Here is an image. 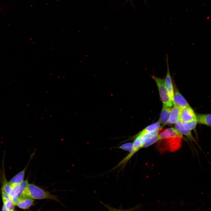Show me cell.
<instances>
[{
    "instance_id": "cb8c5ba5",
    "label": "cell",
    "mask_w": 211,
    "mask_h": 211,
    "mask_svg": "<svg viewBox=\"0 0 211 211\" xmlns=\"http://www.w3.org/2000/svg\"><path fill=\"white\" fill-rule=\"evenodd\" d=\"M127 0L130 1L132 3V0ZM143 0L145 3H147L146 0Z\"/></svg>"
},
{
    "instance_id": "e0dca14e",
    "label": "cell",
    "mask_w": 211,
    "mask_h": 211,
    "mask_svg": "<svg viewBox=\"0 0 211 211\" xmlns=\"http://www.w3.org/2000/svg\"><path fill=\"white\" fill-rule=\"evenodd\" d=\"M160 139L159 134H158L151 138L147 142L143 144L142 147V148H144L149 147L156 142L157 141L159 140Z\"/></svg>"
},
{
    "instance_id": "ffe728a7",
    "label": "cell",
    "mask_w": 211,
    "mask_h": 211,
    "mask_svg": "<svg viewBox=\"0 0 211 211\" xmlns=\"http://www.w3.org/2000/svg\"><path fill=\"white\" fill-rule=\"evenodd\" d=\"M132 143H128L122 145L119 147L118 148L129 151L130 152L132 150Z\"/></svg>"
},
{
    "instance_id": "7a4b0ae2",
    "label": "cell",
    "mask_w": 211,
    "mask_h": 211,
    "mask_svg": "<svg viewBox=\"0 0 211 211\" xmlns=\"http://www.w3.org/2000/svg\"><path fill=\"white\" fill-rule=\"evenodd\" d=\"M24 198L33 199H50L61 203L56 196L51 194L33 183L28 184L23 192L20 199Z\"/></svg>"
},
{
    "instance_id": "8992f818",
    "label": "cell",
    "mask_w": 211,
    "mask_h": 211,
    "mask_svg": "<svg viewBox=\"0 0 211 211\" xmlns=\"http://www.w3.org/2000/svg\"><path fill=\"white\" fill-rule=\"evenodd\" d=\"M173 104L181 108L189 106L188 103L177 89H175L173 101Z\"/></svg>"
},
{
    "instance_id": "277c9868",
    "label": "cell",
    "mask_w": 211,
    "mask_h": 211,
    "mask_svg": "<svg viewBox=\"0 0 211 211\" xmlns=\"http://www.w3.org/2000/svg\"><path fill=\"white\" fill-rule=\"evenodd\" d=\"M166 60L167 64V71L166 76L165 79H164V83L169 98L171 101L173 102L174 92L172 80L170 74L168 62V55H167Z\"/></svg>"
},
{
    "instance_id": "603a6c76",
    "label": "cell",
    "mask_w": 211,
    "mask_h": 211,
    "mask_svg": "<svg viewBox=\"0 0 211 211\" xmlns=\"http://www.w3.org/2000/svg\"><path fill=\"white\" fill-rule=\"evenodd\" d=\"M2 211H9L8 209L7 208L5 204H3Z\"/></svg>"
},
{
    "instance_id": "d4e9b609",
    "label": "cell",
    "mask_w": 211,
    "mask_h": 211,
    "mask_svg": "<svg viewBox=\"0 0 211 211\" xmlns=\"http://www.w3.org/2000/svg\"></svg>"
},
{
    "instance_id": "30bf717a",
    "label": "cell",
    "mask_w": 211,
    "mask_h": 211,
    "mask_svg": "<svg viewBox=\"0 0 211 211\" xmlns=\"http://www.w3.org/2000/svg\"><path fill=\"white\" fill-rule=\"evenodd\" d=\"M175 127L176 130L180 134L186 136L190 140L195 142L190 131L188 130L184 127L182 122L180 120L175 123Z\"/></svg>"
},
{
    "instance_id": "ac0fdd59",
    "label": "cell",
    "mask_w": 211,
    "mask_h": 211,
    "mask_svg": "<svg viewBox=\"0 0 211 211\" xmlns=\"http://www.w3.org/2000/svg\"><path fill=\"white\" fill-rule=\"evenodd\" d=\"M28 179L27 178L20 184L19 190L18 195V197L19 199L21 198L23 192L28 184Z\"/></svg>"
},
{
    "instance_id": "7c38bea8",
    "label": "cell",
    "mask_w": 211,
    "mask_h": 211,
    "mask_svg": "<svg viewBox=\"0 0 211 211\" xmlns=\"http://www.w3.org/2000/svg\"><path fill=\"white\" fill-rule=\"evenodd\" d=\"M34 201V199L30 198L20 199L16 205L22 209H28L33 205Z\"/></svg>"
},
{
    "instance_id": "52a82bcc",
    "label": "cell",
    "mask_w": 211,
    "mask_h": 211,
    "mask_svg": "<svg viewBox=\"0 0 211 211\" xmlns=\"http://www.w3.org/2000/svg\"><path fill=\"white\" fill-rule=\"evenodd\" d=\"M33 154L31 155L30 159L25 168L21 171L17 173L8 181L11 186L19 185L24 181V179L26 170L33 157Z\"/></svg>"
},
{
    "instance_id": "8fae6325",
    "label": "cell",
    "mask_w": 211,
    "mask_h": 211,
    "mask_svg": "<svg viewBox=\"0 0 211 211\" xmlns=\"http://www.w3.org/2000/svg\"><path fill=\"white\" fill-rule=\"evenodd\" d=\"M196 116L198 123L211 126V113L197 114L196 115Z\"/></svg>"
},
{
    "instance_id": "3957f363",
    "label": "cell",
    "mask_w": 211,
    "mask_h": 211,
    "mask_svg": "<svg viewBox=\"0 0 211 211\" xmlns=\"http://www.w3.org/2000/svg\"><path fill=\"white\" fill-rule=\"evenodd\" d=\"M157 86L161 99L163 104L171 107L173 103L171 100L165 86L164 79L160 78L154 75L151 76Z\"/></svg>"
},
{
    "instance_id": "9a60e30c",
    "label": "cell",
    "mask_w": 211,
    "mask_h": 211,
    "mask_svg": "<svg viewBox=\"0 0 211 211\" xmlns=\"http://www.w3.org/2000/svg\"><path fill=\"white\" fill-rule=\"evenodd\" d=\"M196 119L188 122L182 123V125L186 129L191 131L195 129L197 123Z\"/></svg>"
},
{
    "instance_id": "d6986e66",
    "label": "cell",
    "mask_w": 211,
    "mask_h": 211,
    "mask_svg": "<svg viewBox=\"0 0 211 211\" xmlns=\"http://www.w3.org/2000/svg\"><path fill=\"white\" fill-rule=\"evenodd\" d=\"M9 211H13L14 205L11 199L3 202Z\"/></svg>"
},
{
    "instance_id": "4fadbf2b",
    "label": "cell",
    "mask_w": 211,
    "mask_h": 211,
    "mask_svg": "<svg viewBox=\"0 0 211 211\" xmlns=\"http://www.w3.org/2000/svg\"><path fill=\"white\" fill-rule=\"evenodd\" d=\"M161 129V128H160L154 131L145 133L141 135L138 134L141 136V148H142V146L143 144L147 142L151 138L158 135Z\"/></svg>"
},
{
    "instance_id": "44dd1931",
    "label": "cell",
    "mask_w": 211,
    "mask_h": 211,
    "mask_svg": "<svg viewBox=\"0 0 211 211\" xmlns=\"http://www.w3.org/2000/svg\"><path fill=\"white\" fill-rule=\"evenodd\" d=\"M138 207L139 206H136L131 209L126 210H122V211H135L137 209H138Z\"/></svg>"
},
{
    "instance_id": "5b68a950",
    "label": "cell",
    "mask_w": 211,
    "mask_h": 211,
    "mask_svg": "<svg viewBox=\"0 0 211 211\" xmlns=\"http://www.w3.org/2000/svg\"><path fill=\"white\" fill-rule=\"evenodd\" d=\"M196 119V115L190 106L181 108L179 120L182 123L191 121Z\"/></svg>"
},
{
    "instance_id": "2e32d148",
    "label": "cell",
    "mask_w": 211,
    "mask_h": 211,
    "mask_svg": "<svg viewBox=\"0 0 211 211\" xmlns=\"http://www.w3.org/2000/svg\"><path fill=\"white\" fill-rule=\"evenodd\" d=\"M2 189L9 195L10 196L11 193L12 188L11 186L7 182L6 178L4 177L2 183Z\"/></svg>"
},
{
    "instance_id": "5bb4252c",
    "label": "cell",
    "mask_w": 211,
    "mask_h": 211,
    "mask_svg": "<svg viewBox=\"0 0 211 211\" xmlns=\"http://www.w3.org/2000/svg\"><path fill=\"white\" fill-rule=\"evenodd\" d=\"M161 123L159 121L147 126L139 133L140 135H142L145 133L154 131L161 128L160 126Z\"/></svg>"
},
{
    "instance_id": "7402d4cb",
    "label": "cell",
    "mask_w": 211,
    "mask_h": 211,
    "mask_svg": "<svg viewBox=\"0 0 211 211\" xmlns=\"http://www.w3.org/2000/svg\"><path fill=\"white\" fill-rule=\"evenodd\" d=\"M106 207L110 211H122V209H117L107 206H106Z\"/></svg>"
},
{
    "instance_id": "6da1fadb",
    "label": "cell",
    "mask_w": 211,
    "mask_h": 211,
    "mask_svg": "<svg viewBox=\"0 0 211 211\" xmlns=\"http://www.w3.org/2000/svg\"><path fill=\"white\" fill-rule=\"evenodd\" d=\"M159 135L160 139L159 148L161 152L168 150L173 152L181 147L183 135L175 128L171 127L166 129Z\"/></svg>"
},
{
    "instance_id": "9c48e42d",
    "label": "cell",
    "mask_w": 211,
    "mask_h": 211,
    "mask_svg": "<svg viewBox=\"0 0 211 211\" xmlns=\"http://www.w3.org/2000/svg\"><path fill=\"white\" fill-rule=\"evenodd\" d=\"M181 109L180 108L175 105L171 108L169 120V124H175L179 120Z\"/></svg>"
},
{
    "instance_id": "ba28073f",
    "label": "cell",
    "mask_w": 211,
    "mask_h": 211,
    "mask_svg": "<svg viewBox=\"0 0 211 211\" xmlns=\"http://www.w3.org/2000/svg\"><path fill=\"white\" fill-rule=\"evenodd\" d=\"M171 109V107L163 104L159 120L161 123L164 125L169 124Z\"/></svg>"
}]
</instances>
